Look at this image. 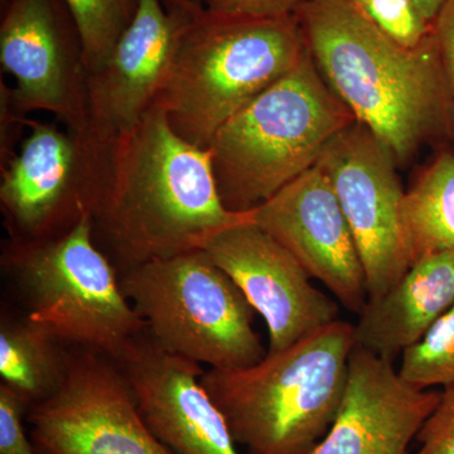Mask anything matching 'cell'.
<instances>
[{
  "label": "cell",
  "instance_id": "5bb4252c",
  "mask_svg": "<svg viewBox=\"0 0 454 454\" xmlns=\"http://www.w3.org/2000/svg\"><path fill=\"white\" fill-rule=\"evenodd\" d=\"M193 7V0L172 11L160 0H140L109 59L88 73L89 128L98 138L115 142L157 101Z\"/></svg>",
  "mask_w": 454,
  "mask_h": 454
},
{
  "label": "cell",
  "instance_id": "4316f807",
  "mask_svg": "<svg viewBox=\"0 0 454 454\" xmlns=\"http://www.w3.org/2000/svg\"><path fill=\"white\" fill-rule=\"evenodd\" d=\"M411 2L423 20L433 26L447 0H411Z\"/></svg>",
  "mask_w": 454,
  "mask_h": 454
},
{
  "label": "cell",
  "instance_id": "4fadbf2b",
  "mask_svg": "<svg viewBox=\"0 0 454 454\" xmlns=\"http://www.w3.org/2000/svg\"><path fill=\"white\" fill-rule=\"evenodd\" d=\"M250 214L345 309L363 312L369 300L365 270L333 184L318 164Z\"/></svg>",
  "mask_w": 454,
  "mask_h": 454
},
{
  "label": "cell",
  "instance_id": "484cf974",
  "mask_svg": "<svg viewBox=\"0 0 454 454\" xmlns=\"http://www.w3.org/2000/svg\"><path fill=\"white\" fill-rule=\"evenodd\" d=\"M439 56L443 66L444 76L454 112V0H447L433 23Z\"/></svg>",
  "mask_w": 454,
  "mask_h": 454
},
{
  "label": "cell",
  "instance_id": "3957f363",
  "mask_svg": "<svg viewBox=\"0 0 454 454\" xmlns=\"http://www.w3.org/2000/svg\"><path fill=\"white\" fill-rule=\"evenodd\" d=\"M307 50L295 14L227 16L195 3L155 103L179 137L208 148L216 131L291 73Z\"/></svg>",
  "mask_w": 454,
  "mask_h": 454
},
{
  "label": "cell",
  "instance_id": "7a4b0ae2",
  "mask_svg": "<svg viewBox=\"0 0 454 454\" xmlns=\"http://www.w3.org/2000/svg\"><path fill=\"white\" fill-rule=\"evenodd\" d=\"M294 14L325 82L396 163L446 130L454 112L434 32L404 46L349 0H307Z\"/></svg>",
  "mask_w": 454,
  "mask_h": 454
},
{
  "label": "cell",
  "instance_id": "f1b7e54d",
  "mask_svg": "<svg viewBox=\"0 0 454 454\" xmlns=\"http://www.w3.org/2000/svg\"><path fill=\"white\" fill-rule=\"evenodd\" d=\"M9 2H11V0H2V9L4 8Z\"/></svg>",
  "mask_w": 454,
  "mask_h": 454
},
{
  "label": "cell",
  "instance_id": "9a60e30c",
  "mask_svg": "<svg viewBox=\"0 0 454 454\" xmlns=\"http://www.w3.org/2000/svg\"><path fill=\"white\" fill-rule=\"evenodd\" d=\"M140 411L173 454H240L199 364L163 351L146 333L119 361Z\"/></svg>",
  "mask_w": 454,
  "mask_h": 454
},
{
  "label": "cell",
  "instance_id": "cb8c5ba5",
  "mask_svg": "<svg viewBox=\"0 0 454 454\" xmlns=\"http://www.w3.org/2000/svg\"><path fill=\"white\" fill-rule=\"evenodd\" d=\"M415 439L420 443L415 454H454V385L444 387Z\"/></svg>",
  "mask_w": 454,
  "mask_h": 454
},
{
  "label": "cell",
  "instance_id": "d6986e66",
  "mask_svg": "<svg viewBox=\"0 0 454 454\" xmlns=\"http://www.w3.org/2000/svg\"><path fill=\"white\" fill-rule=\"evenodd\" d=\"M403 220L411 265L454 252V153H442L405 192Z\"/></svg>",
  "mask_w": 454,
  "mask_h": 454
},
{
  "label": "cell",
  "instance_id": "8fae6325",
  "mask_svg": "<svg viewBox=\"0 0 454 454\" xmlns=\"http://www.w3.org/2000/svg\"><path fill=\"white\" fill-rule=\"evenodd\" d=\"M355 239L369 298L380 297L411 267L406 241L403 190L395 160L375 136L355 121L319 157Z\"/></svg>",
  "mask_w": 454,
  "mask_h": 454
},
{
  "label": "cell",
  "instance_id": "ffe728a7",
  "mask_svg": "<svg viewBox=\"0 0 454 454\" xmlns=\"http://www.w3.org/2000/svg\"><path fill=\"white\" fill-rule=\"evenodd\" d=\"M83 44L88 73L109 59L138 12L140 0H65Z\"/></svg>",
  "mask_w": 454,
  "mask_h": 454
},
{
  "label": "cell",
  "instance_id": "7402d4cb",
  "mask_svg": "<svg viewBox=\"0 0 454 454\" xmlns=\"http://www.w3.org/2000/svg\"><path fill=\"white\" fill-rule=\"evenodd\" d=\"M373 25L408 47L432 35L433 26L418 13L411 0H349Z\"/></svg>",
  "mask_w": 454,
  "mask_h": 454
},
{
  "label": "cell",
  "instance_id": "8992f818",
  "mask_svg": "<svg viewBox=\"0 0 454 454\" xmlns=\"http://www.w3.org/2000/svg\"><path fill=\"white\" fill-rule=\"evenodd\" d=\"M2 268L22 295L26 316L66 345L119 363L145 333L118 270L95 244L90 215L49 240L8 239Z\"/></svg>",
  "mask_w": 454,
  "mask_h": 454
},
{
  "label": "cell",
  "instance_id": "44dd1931",
  "mask_svg": "<svg viewBox=\"0 0 454 454\" xmlns=\"http://www.w3.org/2000/svg\"><path fill=\"white\" fill-rule=\"evenodd\" d=\"M397 372L415 389L454 385V306L403 352Z\"/></svg>",
  "mask_w": 454,
  "mask_h": 454
},
{
  "label": "cell",
  "instance_id": "52a82bcc",
  "mask_svg": "<svg viewBox=\"0 0 454 454\" xmlns=\"http://www.w3.org/2000/svg\"><path fill=\"white\" fill-rule=\"evenodd\" d=\"M122 291L158 348L210 369H245L268 351L254 330L255 309L202 249L121 274Z\"/></svg>",
  "mask_w": 454,
  "mask_h": 454
},
{
  "label": "cell",
  "instance_id": "5b68a950",
  "mask_svg": "<svg viewBox=\"0 0 454 454\" xmlns=\"http://www.w3.org/2000/svg\"><path fill=\"white\" fill-rule=\"evenodd\" d=\"M354 121L307 50L291 73L229 119L208 145L227 210L258 207L312 168Z\"/></svg>",
  "mask_w": 454,
  "mask_h": 454
},
{
  "label": "cell",
  "instance_id": "ac0fdd59",
  "mask_svg": "<svg viewBox=\"0 0 454 454\" xmlns=\"http://www.w3.org/2000/svg\"><path fill=\"white\" fill-rule=\"evenodd\" d=\"M46 327L28 317L3 316L0 325V376L32 406L47 399L64 382L73 354Z\"/></svg>",
  "mask_w": 454,
  "mask_h": 454
},
{
  "label": "cell",
  "instance_id": "6da1fadb",
  "mask_svg": "<svg viewBox=\"0 0 454 454\" xmlns=\"http://www.w3.org/2000/svg\"><path fill=\"white\" fill-rule=\"evenodd\" d=\"M227 210L211 152L187 142L154 103L113 143L92 235L119 276L154 260L202 249L221 230L249 219Z\"/></svg>",
  "mask_w": 454,
  "mask_h": 454
},
{
  "label": "cell",
  "instance_id": "ba28073f",
  "mask_svg": "<svg viewBox=\"0 0 454 454\" xmlns=\"http://www.w3.org/2000/svg\"><path fill=\"white\" fill-rule=\"evenodd\" d=\"M26 127L20 151L0 167V210L11 240H49L94 214L114 142L50 122L27 119Z\"/></svg>",
  "mask_w": 454,
  "mask_h": 454
},
{
  "label": "cell",
  "instance_id": "30bf717a",
  "mask_svg": "<svg viewBox=\"0 0 454 454\" xmlns=\"http://www.w3.org/2000/svg\"><path fill=\"white\" fill-rule=\"evenodd\" d=\"M0 64L14 79L0 94L18 115L52 114L66 129L89 131L88 68L82 35L65 0H11L3 8Z\"/></svg>",
  "mask_w": 454,
  "mask_h": 454
},
{
  "label": "cell",
  "instance_id": "7c38bea8",
  "mask_svg": "<svg viewBox=\"0 0 454 454\" xmlns=\"http://www.w3.org/2000/svg\"><path fill=\"white\" fill-rule=\"evenodd\" d=\"M202 250L264 319L268 354L284 351L339 321L337 303L313 286L288 250L253 223L252 214L212 236Z\"/></svg>",
  "mask_w": 454,
  "mask_h": 454
},
{
  "label": "cell",
  "instance_id": "e0dca14e",
  "mask_svg": "<svg viewBox=\"0 0 454 454\" xmlns=\"http://www.w3.org/2000/svg\"><path fill=\"white\" fill-rule=\"evenodd\" d=\"M454 306V252L414 262L380 297L369 298L354 325L358 348L394 361Z\"/></svg>",
  "mask_w": 454,
  "mask_h": 454
},
{
  "label": "cell",
  "instance_id": "83f0119b",
  "mask_svg": "<svg viewBox=\"0 0 454 454\" xmlns=\"http://www.w3.org/2000/svg\"><path fill=\"white\" fill-rule=\"evenodd\" d=\"M160 2H162L167 11H172V9L184 7V5L188 4L191 0H160Z\"/></svg>",
  "mask_w": 454,
  "mask_h": 454
},
{
  "label": "cell",
  "instance_id": "d4e9b609",
  "mask_svg": "<svg viewBox=\"0 0 454 454\" xmlns=\"http://www.w3.org/2000/svg\"><path fill=\"white\" fill-rule=\"evenodd\" d=\"M200 7L227 16L277 18L292 16L307 0H193Z\"/></svg>",
  "mask_w": 454,
  "mask_h": 454
},
{
  "label": "cell",
  "instance_id": "277c9868",
  "mask_svg": "<svg viewBox=\"0 0 454 454\" xmlns=\"http://www.w3.org/2000/svg\"><path fill=\"white\" fill-rule=\"evenodd\" d=\"M354 325L336 321L255 365L208 369L201 382L249 454H309L327 434L348 385Z\"/></svg>",
  "mask_w": 454,
  "mask_h": 454
},
{
  "label": "cell",
  "instance_id": "9c48e42d",
  "mask_svg": "<svg viewBox=\"0 0 454 454\" xmlns=\"http://www.w3.org/2000/svg\"><path fill=\"white\" fill-rule=\"evenodd\" d=\"M37 454H173L149 428L118 361L73 354L64 382L26 417Z\"/></svg>",
  "mask_w": 454,
  "mask_h": 454
},
{
  "label": "cell",
  "instance_id": "603a6c76",
  "mask_svg": "<svg viewBox=\"0 0 454 454\" xmlns=\"http://www.w3.org/2000/svg\"><path fill=\"white\" fill-rule=\"evenodd\" d=\"M28 409L16 391L0 384V454H37L26 433Z\"/></svg>",
  "mask_w": 454,
  "mask_h": 454
},
{
  "label": "cell",
  "instance_id": "2e32d148",
  "mask_svg": "<svg viewBox=\"0 0 454 454\" xmlns=\"http://www.w3.org/2000/svg\"><path fill=\"white\" fill-rule=\"evenodd\" d=\"M439 397L406 384L391 361L355 346L339 413L309 454H406Z\"/></svg>",
  "mask_w": 454,
  "mask_h": 454
}]
</instances>
